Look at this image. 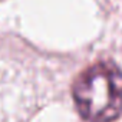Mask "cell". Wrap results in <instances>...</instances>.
Instances as JSON below:
<instances>
[{"instance_id":"obj_1","label":"cell","mask_w":122,"mask_h":122,"mask_svg":"<svg viewBox=\"0 0 122 122\" xmlns=\"http://www.w3.org/2000/svg\"><path fill=\"white\" fill-rule=\"evenodd\" d=\"M73 101L88 122H112L122 113V71L109 62L85 69L75 81Z\"/></svg>"}]
</instances>
